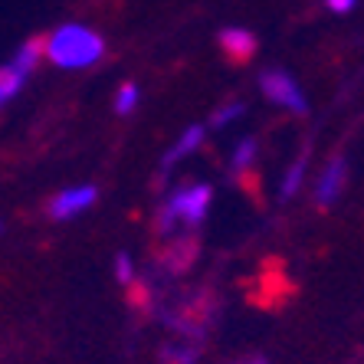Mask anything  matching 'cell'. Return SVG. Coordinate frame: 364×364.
<instances>
[{
  "label": "cell",
  "instance_id": "cell-10",
  "mask_svg": "<svg viewBox=\"0 0 364 364\" xmlns=\"http://www.w3.org/2000/svg\"><path fill=\"white\" fill-rule=\"evenodd\" d=\"M256 158V138H243V141L233 148V161H230V171H233V178H240Z\"/></svg>",
  "mask_w": 364,
  "mask_h": 364
},
{
  "label": "cell",
  "instance_id": "cell-7",
  "mask_svg": "<svg viewBox=\"0 0 364 364\" xmlns=\"http://www.w3.org/2000/svg\"><path fill=\"white\" fill-rule=\"evenodd\" d=\"M26 76H30V69H23L20 63H14V60H10L7 66H0V109H4V105H7V102L23 89Z\"/></svg>",
  "mask_w": 364,
  "mask_h": 364
},
{
  "label": "cell",
  "instance_id": "cell-17",
  "mask_svg": "<svg viewBox=\"0 0 364 364\" xmlns=\"http://www.w3.org/2000/svg\"><path fill=\"white\" fill-rule=\"evenodd\" d=\"M240 364H269L266 358H250V361H240Z\"/></svg>",
  "mask_w": 364,
  "mask_h": 364
},
{
  "label": "cell",
  "instance_id": "cell-9",
  "mask_svg": "<svg viewBox=\"0 0 364 364\" xmlns=\"http://www.w3.org/2000/svg\"><path fill=\"white\" fill-rule=\"evenodd\" d=\"M200 141H203V128L200 125H191L184 135H181V141L168 151V158H164V168H171L174 161H181V158H187L191 151H197V148H200Z\"/></svg>",
  "mask_w": 364,
  "mask_h": 364
},
{
  "label": "cell",
  "instance_id": "cell-12",
  "mask_svg": "<svg viewBox=\"0 0 364 364\" xmlns=\"http://www.w3.org/2000/svg\"><path fill=\"white\" fill-rule=\"evenodd\" d=\"M302 171H305V154L296 158V164L286 171V178H282V197H292L299 191V184H302Z\"/></svg>",
  "mask_w": 364,
  "mask_h": 364
},
{
  "label": "cell",
  "instance_id": "cell-6",
  "mask_svg": "<svg viewBox=\"0 0 364 364\" xmlns=\"http://www.w3.org/2000/svg\"><path fill=\"white\" fill-rule=\"evenodd\" d=\"M220 46L230 60L246 63V60H253V53H256V36L246 26H227V30H220Z\"/></svg>",
  "mask_w": 364,
  "mask_h": 364
},
{
  "label": "cell",
  "instance_id": "cell-8",
  "mask_svg": "<svg viewBox=\"0 0 364 364\" xmlns=\"http://www.w3.org/2000/svg\"><path fill=\"white\" fill-rule=\"evenodd\" d=\"M194 256H197V243L184 237V240H178V243H174L168 253L161 256V263H164V269H168V272H184L187 266H191V259H194Z\"/></svg>",
  "mask_w": 364,
  "mask_h": 364
},
{
  "label": "cell",
  "instance_id": "cell-3",
  "mask_svg": "<svg viewBox=\"0 0 364 364\" xmlns=\"http://www.w3.org/2000/svg\"><path fill=\"white\" fill-rule=\"evenodd\" d=\"M259 89L266 92V99H272L276 105H286L296 115H305L309 112V102H305L302 89L296 85V79L282 73V69H266L263 79H259Z\"/></svg>",
  "mask_w": 364,
  "mask_h": 364
},
{
  "label": "cell",
  "instance_id": "cell-13",
  "mask_svg": "<svg viewBox=\"0 0 364 364\" xmlns=\"http://www.w3.org/2000/svg\"><path fill=\"white\" fill-rule=\"evenodd\" d=\"M161 358L168 364H194L197 361V348H187V345H171L161 351Z\"/></svg>",
  "mask_w": 364,
  "mask_h": 364
},
{
  "label": "cell",
  "instance_id": "cell-16",
  "mask_svg": "<svg viewBox=\"0 0 364 364\" xmlns=\"http://www.w3.org/2000/svg\"><path fill=\"white\" fill-rule=\"evenodd\" d=\"M328 4V10H335V14H348V10H355L358 0H325Z\"/></svg>",
  "mask_w": 364,
  "mask_h": 364
},
{
  "label": "cell",
  "instance_id": "cell-1",
  "mask_svg": "<svg viewBox=\"0 0 364 364\" xmlns=\"http://www.w3.org/2000/svg\"><path fill=\"white\" fill-rule=\"evenodd\" d=\"M43 53H46V60H50L53 66H60V69H89L102 60L105 43H102V36L92 33L89 26L66 23L43 40Z\"/></svg>",
  "mask_w": 364,
  "mask_h": 364
},
{
  "label": "cell",
  "instance_id": "cell-5",
  "mask_svg": "<svg viewBox=\"0 0 364 364\" xmlns=\"http://www.w3.org/2000/svg\"><path fill=\"white\" fill-rule=\"evenodd\" d=\"M345 184H348V161L345 158H331L325 164V171L318 174V184H315V203L318 207H331L345 194Z\"/></svg>",
  "mask_w": 364,
  "mask_h": 364
},
{
  "label": "cell",
  "instance_id": "cell-14",
  "mask_svg": "<svg viewBox=\"0 0 364 364\" xmlns=\"http://www.w3.org/2000/svg\"><path fill=\"white\" fill-rule=\"evenodd\" d=\"M240 115H243V102H227V109H220L217 115H210V125L223 128V125H230L233 119H240Z\"/></svg>",
  "mask_w": 364,
  "mask_h": 364
},
{
  "label": "cell",
  "instance_id": "cell-4",
  "mask_svg": "<svg viewBox=\"0 0 364 364\" xmlns=\"http://www.w3.org/2000/svg\"><path fill=\"white\" fill-rule=\"evenodd\" d=\"M95 197H99V191H95L92 184L60 191V194L50 200V217H53V220H73V217H79L82 210H89V207H92Z\"/></svg>",
  "mask_w": 364,
  "mask_h": 364
},
{
  "label": "cell",
  "instance_id": "cell-11",
  "mask_svg": "<svg viewBox=\"0 0 364 364\" xmlns=\"http://www.w3.org/2000/svg\"><path fill=\"white\" fill-rule=\"evenodd\" d=\"M138 99H141L138 85H135V82H125V85L119 89V99H115V112H119V115H128V112H135Z\"/></svg>",
  "mask_w": 364,
  "mask_h": 364
},
{
  "label": "cell",
  "instance_id": "cell-15",
  "mask_svg": "<svg viewBox=\"0 0 364 364\" xmlns=\"http://www.w3.org/2000/svg\"><path fill=\"white\" fill-rule=\"evenodd\" d=\"M115 276H119L122 286H132V282H135V266H132L128 253H119V259H115Z\"/></svg>",
  "mask_w": 364,
  "mask_h": 364
},
{
  "label": "cell",
  "instance_id": "cell-2",
  "mask_svg": "<svg viewBox=\"0 0 364 364\" xmlns=\"http://www.w3.org/2000/svg\"><path fill=\"white\" fill-rule=\"evenodd\" d=\"M210 184H194V187H181L178 194L164 203L161 217H158V227L171 230L174 223H200L207 207H210Z\"/></svg>",
  "mask_w": 364,
  "mask_h": 364
}]
</instances>
